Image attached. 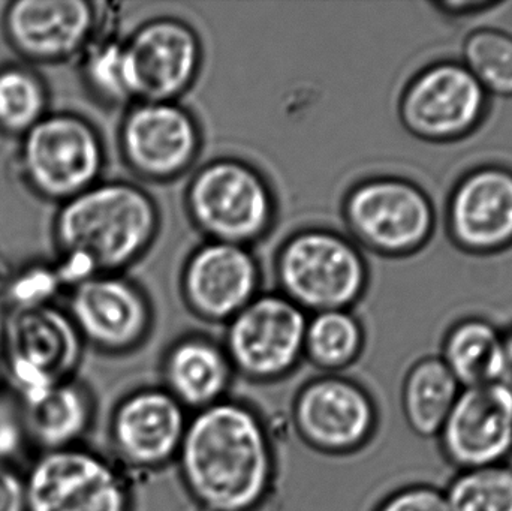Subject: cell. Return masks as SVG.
Wrapping results in <instances>:
<instances>
[{
	"label": "cell",
	"instance_id": "obj_1",
	"mask_svg": "<svg viewBox=\"0 0 512 511\" xmlns=\"http://www.w3.org/2000/svg\"><path fill=\"white\" fill-rule=\"evenodd\" d=\"M174 467L200 511H264L279 485L270 423L258 407L233 395L191 414Z\"/></svg>",
	"mask_w": 512,
	"mask_h": 511
},
{
	"label": "cell",
	"instance_id": "obj_2",
	"mask_svg": "<svg viewBox=\"0 0 512 511\" xmlns=\"http://www.w3.org/2000/svg\"><path fill=\"white\" fill-rule=\"evenodd\" d=\"M158 201L137 182L104 180L60 204L53 236L69 285L101 273H123L155 245Z\"/></svg>",
	"mask_w": 512,
	"mask_h": 511
},
{
	"label": "cell",
	"instance_id": "obj_3",
	"mask_svg": "<svg viewBox=\"0 0 512 511\" xmlns=\"http://www.w3.org/2000/svg\"><path fill=\"white\" fill-rule=\"evenodd\" d=\"M185 212L204 240L252 246L273 230L277 195L245 159L219 156L198 167L185 188Z\"/></svg>",
	"mask_w": 512,
	"mask_h": 511
},
{
	"label": "cell",
	"instance_id": "obj_4",
	"mask_svg": "<svg viewBox=\"0 0 512 511\" xmlns=\"http://www.w3.org/2000/svg\"><path fill=\"white\" fill-rule=\"evenodd\" d=\"M277 293L307 315L351 309L369 287L360 246L333 228L306 227L289 234L276 251Z\"/></svg>",
	"mask_w": 512,
	"mask_h": 511
},
{
	"label": "cell",
	"instance_id": "obj_5",
	"mask_svg": "<svg viewBox=\"0 0 512 511\" xmlns=\"http://www.w3.org/2000/svg\"><path fill=\"white\" fill-rule=\"evenodd\" d=\"M20 140L18 165L38 197L62 204L101 182L105 143L86 117L48 113Z\"/></svg>",
	"mask_w": 512,
	"mask_h": 511
},
{
	"label": "cell",
	"instance_id": "obj_6",
	"mask_svg": "<svg viewBox=\"0 0 512 511\" xmlns=\"http://www.w3.org/2000/svg\"><path fill=\"white\" fill-rule=\"evenodd\" d=\"M23 479L27 511L137 510L134 479L84 444L36 453Z\"/></svg>",
	"mask_w": 512,
	"mask_h": 511
},
{
	"label": "cell",
	"instance_id": "obj_7",
	"mask_svg": "<svg viewBox=\"0 0 512 511\" xmlns=\"http://www.w3.org/2000/svg\"><path fill=\"white\" fill-rule=\"evenodd\" d=\"M289 419L298 440L328 458L364 452L381 425L375 396L346 374H318L304 381L292 398Z\"/></svg>",
	"mask_w": 512,
	"mask_h": 511
},
{
	"label": "cell",
	"instance_id": "obj_8",
	"mask_svg": "<svg viewBox=\"0 0 512 511\" xmlns=\"http://www.w3.org/2000/svg\"><path fill=\"white\" fill-rule=\"evenodd\" d=\"M84 342L65 309L51 302L14 306L0 336V365L18 396L77 377Z\"/></svg>",
	"mask_w": 512,
	"mask_h": 511
},
{
	"label": "cell",
	"instance_id": "obj_9",
	"mask_svg": "<svg viewBox=\"0 0 512 511\" xmlns=\"http://www.w3.org/2000/svg\"><path fill=\"white\" fill-rule=\"evenodd\" d=\"M342 218L360 248L388 258L420 251L435 228V210L426 192L394 176L354 183L343 197Z\"/></svg>",
	"mask_w": 512,
	"mask_h": 511
},
{
	"label": "cell",
	"instance_id": "obj_10",
	"mask_svg": "<svg viewBox=\"0 0 512 511\" xmlns=\"http://www.w3.org/2000/svg\"><path fill=\"white\" fill-rule=\"evenodd\" d=\"M307 318L277 291L259 293L225 324L221 341L236 377L259 386L292 377L304 363Z\"/></svg>",
	"mask_w": 512,
	"mask_h": 511
},
{
	"label": "cell",
	"instance_id": "obj_11",
	"mask_svg": "<svg viewBox=\"0 0 512 511\" xmlns=\"http://www.w3.org/2000/svg\"><path fill=\"white\" fill-rule=\"evenodd\" d=\"M65 311L84 347L102 356H131L155 330L156 312L149 293L125 273H101L74 282Z\"/></svg>",
	"mask_w": 512,
	"mask_h": 511
},
{
	"label": "cell",
	"instance_id": "obj_12",
	"mask_svg": "<svg viewBox=\"0 0 512 511\" xmlns=\"http://www.w3.org/2000/svg\"><path fill=\"white\" fill-rule=\"evenodd\" d=\"M189 417L191 413L159 384L128 390L108 417L110 458L132 479L174 467Z\"/></svg>",
	"mask_w": 512,
	"mask_h": 511
},
{
	"label": "cell",
	"instance_id": "obj_13",
	"mask_svg": "<svg viewBox=\"0 0 512 511\" xmlns=\"http://www.w3.org/2000/svg\"><path fill=\"white\" fill-rule=\"evenodd\" d=\"M117 144L137 179L171 183L191 173L200 159L203 128L180 101H137L123 113Z\"/></svg>",
	"mask_w": 512,
	"mask_h": 511
},
{
	"label": "cell",
	"instance_id": "obj_14",
	"mask_svg": "<svg viewBox=\"0 0 512 511\" xmlns=\"http://www.w3.org/2000/svg\"><path fill=\"white\" fill-rule=\"evenodd\" d=\"M123 39L135 102L180 101L197 83L204 47L188 21L159 15L138 24Z\"/></svg>",
	"mask_w": 512,
	"mask_h": 511
},
{
	"label": "cell",
	"instance_id": "obj_15",
	"mask_svg": "<svg viewBox=\"0 0 512 511\" xmlns=\"http://www.w3.org/2000/svg\"><path fill=\"white\" fill-rule=\"evenodd\" d=\"M487 108V92L465 65L442 62L421 71L399 102L403 126L426 141H453L471 134Z\"/></svg>",
	"mask_w": 512,
	"mask_h": 511
},
{
	"label": "cell",
	"instance_id": "obj_16",
	"mask_svg": "<svg viewBox=\"0 0 512 511\" xmlns=\"http://www.w3.org/2000/svg\"><path fill=\"white\" fill-rule=\"evenodd\" d=\"M179 281L189 314L225 326L261 293V264L249 246L204 240L186 257Z\"/></svg>",
	"mask_w": 512,
	"mask_h": 511
},
{
	"label": "cell",
	"instance_id": "obj_17",
	"mask_svg": "<svg viewBox=\"0 0 512 511\" xmlns=\"http://www.w3.org/2000/svg\"><path fill=\"white\" fill-rule=\"evenodd\" d=\"M101 11L87 0H17L6 6L3 32L11 47L36 63L81 56L98 38Z\"/></svg>",
	"mask_w": 512,
	"mask_h": 511
},
{
	"label": "cell",
	"instance_id": "obj_18",
	"mask_svg": "<svg viewBox=\"0 0 512 511\" xmlns=\"http://www.w3.org/2000/svg\"><path fill=\"white\" fill-rule=\"evenodd\" d=\"M457 471L508 464L512 458V399L499 383L463 389L438 438Z\"/></svg>",
	"mask_w": 512,
	"mask_h": 511
},
{
	"label": "cell",
	"instance_id": "obj_19",
	"mask_svg": "<svg viewBox=\"0 0 512 511\" xmlns=\"http://www.w3.org/2000/svg\"><path fill=\"white\" fill-rule=\"evenodd\" d=\"M454 242L472 254H495L512 245V171L483 167L459 180L448 204Z\"/></svg>",
	"mask_w": 512,
	"mask_h": 511
},
{
	"label": "cell",
	"instance_id": "obj_20",
	"mask_svg": "<svg viewBox=\"0 0 512 511\" xmlns=\"http://www.w3.org/2000/svg\"><path fill=\"white\" fill-rule=\"evenodd\" d=\"M236 380L222 341L206 333L180 335L159 362V386L191 414L230 398Z\"/></svg>",
	"mask_w": 512,
	"mask_h": 511
},
{
	"label": "cell",
	"instance_id": "obj_21",
	"mask_svg": "<svg viewBox=\"0 0 512 511\" xmlns=\"http://www.w3.org/2000/svg\"><path fill=\"white\" fill-rule=\"evenodd\" d=\"M18 398L30 449L38 453L81 446L98 417L95 392L78 377Z\"/></svg>",
	"mask_w": 512,
	"mask_h": 511
},
{
	"label": "cell",
	"instance_id": "obj_22",
	"mask_svg": "<svg viewBox=\"0 0 512 511\" xmlns=\"http://www.w3.org/2000/svg\"><path fill=\"white\" fill-rule=\"evenodd\" d=\"M462 390L441 357L415 360L400 387L403 417L412 434L424 440L438 438Z\"/></svg>",
	"mask_w": 512,
	"mask_h": 511
},
{
	"label": "cell",
	"instance_id": "obj_23",
	"mask_svg": "<svg viewBox=\"0 0 512 511\" xmlns=\"http://www.w3.org/2000/svg\"><path fill=\"white\" fill-rule=\"evenodd\" d=\"M439 357L463 389L498 383L504 333L483 318H466L448 330Z\"/></svg>",
	"mask_w": 512,
	"mask_h": 511
},
{
	"label": "cell",
	"instance_id": "obj_24",
	"mask_svg": "<svg viewBox=\"0 0 512 511\" xmlns=\"http://www.w3.org/2000/svg\"><path fill=\"white\" fill-rule=\"evenodd\" d=\"M366 330L351 309L309 315L304 362L319 374H345L363 356Z\"/></svg>",
	"mask_w": 512,
	"mask_h": 511
},
{
	"label": "cell",
	"instance_id": "obj_25",
	"mask_svg": "<svg viewBox=\"0 0 512 511\" xmlns=\"http://www.w3.org/2000/svg\"><path fill=\"white\" fill-rule=\"evenodd\" d=\"M81 56L84 86L99 104L125 110L134 104L125 39L120 36H98Z\"/></svg>",
	"mask_w": 512,
	"mask_h": 511
},
{
	"label": "cell",
	"instance_id": "obj_26",
	"mask_svg": "<svg viewBox=\"0 0 512 511\" xmlns=\"http://www.w3.org/2000/svg\"><path fill=\"white\" fill-rule=\"evenodd\" d=\"M48 92L44 81L23 65L0 68V132L23 137L47 116Z\"/></svg>",
	"mask_w": 512,
	"mask_h": 511
},
{
	"label": "cell",
	"instance_id": "obj_27",
	"mask_svg": "<svg viewBox=\"0 0 512 511\" xmlns=\"http://www.w3.org/2000/svg\"><path fill=\"white\" fill-rule=\"evenodd\" d=\"M444 495L450 511H512V465L457 471Z\"/></svg>",
	"mask_w": 512,
	"mask_h": 511
},
{
	"label": "cell",
	"instance_id": "obj_28",
	"mask_svg": "<svg viewBox=\"0 0 512 511\" xmlns=\"http://www.w3.org/2000/svg\"><path fill=\"white\" fill-rule=\"evenodd\" d=\"M463 65L487 93L512 96V36L502 30L472 32L463 45Z\"/></svg>",
	"mask_w": 512,
	"mask_h": 511
},
{
	"label": "cell",
	"instance_id": "obj_29",
	"mask_svg": "<svg viewBox=\"0 0 512 511\" xmlns=\"http://www.w3.org/2000/svg\"><path fill=\"white\" fill-rule=\"evenodd\" d=\"M29 450L20 398L11 387L0 384V465L17 467Z\"/></svg>",
	"mask_w": 512,
	"mask_h": 511
},
{
	"label": "cell",
	"instance_id": "obj_30",
	"mask_svg": "<svg viewBox=\"0 0 512 511\" xmlns=\"http://www.w3.org/2000/svg\"><path fill=\"white\" fill-rule=\"evenodd\" d=\"M372 511H450L444 491L414 483L385 495Z\"/></svg>",
	"mask_w": 512,
	"mask_h": 511
},
{
	"label": "cell",
	"instance_id": "obj_31",
	"mask_svg": "<svg viewBox=\"0 0 512 511\" xmlns=\"http://www.w3.org/2000/svg\"><path fill=\"white\" fill-rule=\"evenodd\" d=\"M0 511H27L23 473L12 465H0Z\"/></svg>",
	"mask_w": 512,
	"mask_h": 511
},
{
	"label": "cell",
	"instance_id": "obj_32",
	"mask_svg": "<svg viewBox=\"0 0 512 511\" xmlns=\"http://www.w3.org/2000/svg\"><path fill=\"white\" fill-rule=\"evenodd\" d=\"M498 383L507 390L512 399V330L504 335V357Z\"/></svg>",
	"mask_w": 512,
	"mask_h": 511
},
{
	"label": "cell",
	"instance_id": "obj_33",
	"mask_svg": "<svg viewBox=\"0 0 512 511\" xmlns=\"http://www.w3.org/2000/svg\"><path fill=\"white\" fill-rule=\"evenodd\" d=\"M439 8L442 11H447L448 14H468L469 11H481L484 8H493V2H445L439 3Z\"/></svg>",
	"mask_w": 512,
	"mask_h": 511
}]
</instances>
